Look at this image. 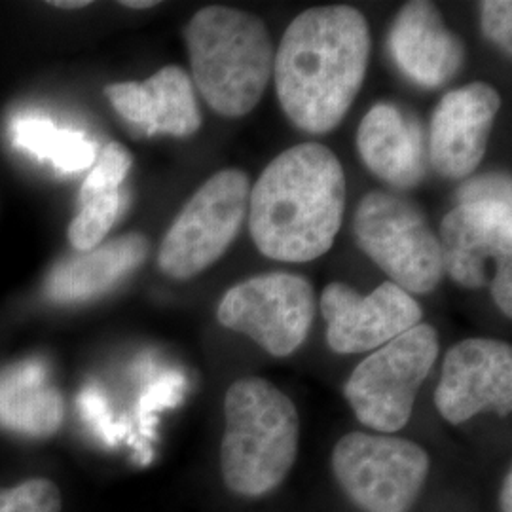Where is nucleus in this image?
Masks as SVG:
<instances>
[{
	"label": "nucleus",
	"instance_id": "nucleus-24",
	"mask_svg": "<svg viewBox=\"0 0 512 512\" xmlns=\"http://www.w3.org/2000/svg\"><path fill=\"white\" fill-rule=\"evenodd\" d=\"M78 404H80L84 420L88 421L103 439H114L116 427L110 420L109 408H107L103 395L95 387L84 389L78 399Z\"/></svg>",
	"mask_w": 512,
	"mask_h": 512
},
{
	"label": "nucleus",
	"instance_id": "nucleus-10",
	"mask_svg": "<svg viewBox=\"0 0 512 512\" xmlns=\"http://www.w3.org/2000/svg\"><path fill=\"white\" fill-rule=\"evenodd\" d=\"M315 315V294L300 275H256L232 287L217 308L220 325L249 336L274 357L300 348Z\"/></svg>",
	"mask_w": 512,
	"mask_h": 512
},
{
	"label": "nucleus",
	"instance_id": "nucleus-8",
	"mask_svg": "<svg viewBox=\"0 0 512 512\" xmlns=\"http://www.w3.org/2000/svg\"><path fill=\"white\" fill-rule=\"evenodd\" d=\"M444 270L461 287L490 283L488 262L512 256L511 177L495 173L463 184L458 205L442 219Z\"/></svg>",
	"mask_w": 512,
	"mask_h": 512
},
{
	"label": "nucleus",
	"instance_id": "nucleus-21",
	"mask_svg": "<svg viewBox=\"0 0 512 512\" xmlns=\"http://www.w3.org/2000/svg\"><path fill=\"white\" fill-rule=\"evenodd\" d=\"M131 164H133V158H131L128 148L120 143H109L101 150V154L97 156L95 164L92 165L90 175L80 186L78 203L86 202L99 194L122 190V184L128 177Z\"/></svg>",
	"mask_w": 512,
	"mask_h": 512
},
{
	"label": "nucleus",
	"instance_id": "nucleus-3",
	"mask_svg": "<svg viewBox=\"0 0 512 512\" xmlns=\"http://www.w3.org/2000/svg\"><path fill=\"white\" fill-rule=\"evenodd\" d=\"M226 429L220 471L230 492L262 497L274 492L293 469L300 420L293 401L262 378H241L224 399Z\"/></svg>",
	"mask_w": 512,
	"mask_h": 512
},
{
	"label": "nucleus",
	"instance_id": "nucleus-17",
	"mask_svg": "<svg viewBox=\"0 0 512 512\" xmlns=\"http://www.w3.org/2000/svg\"><path fill=\"white\" fill-rule=\"evenodd\" d=\"M148 256V241L141 234L110 239L92 251L67 256L46 277V296L57 304H80L109 293L135 272Z\"/></svg>",
	"mask_w": 512,
	"mask_h": 512
},
{
	"label": "nucleus",
	"instance_id": "nucleus-12",
	"mask_svg": "<svg viewBox=\"0 0 512 512\" xmlns=\"http://www.w3.org/2000/svg\"><path fill=\"white\" fill-rule=\"evenodd\" d=\"M330 349L342 355L382 348L421 323L420 304L391 281L361 296L346 283H330L321 294Z\"/></svg>",
	"mask_w": 512,
	"mask_h": 512
},
{
	"label": "nucleus",
	"instance_id": "nucleus-25",
	"mask_svg": "<svg viewBox=\"0 0 512 512\" xmlns=\"http://www.w3.org/2000/svg\"><path fill=\"white\" fill-rule=\"evenodd\" d=\"M492 296L497 308L507 317L512 315V256L501 258L495 262V272L492 275Z\"/></svg>",
	"mask_w": 512,
	"mask_h": 512
},
{
	"label": "nucleus",
	"instance_id": "nucleus-13",
	"mask_svg": "<svg viewBox=\"0 0 512 512\" xmlns=\"http://www.w3.org/2000/svg\"><path fill=\"white\" fill-rule=\"evenodd\" d=\"M501 97L486 82L446 93L429 126L427 160L446 179H465L482 162Z\"/></svg>",
	"mask_w": 512,
	"mask_h": 512
},
{
	"label": "nucleus",
	"instance_id": "nucleus-20",
	"mask_svg": "<svg viewBox=\"0 0 512 512\" xmlns=\"http://www.w3.org/2000/svg\"><path fill=\"white\" fill-rule=\"evenodd\" d=\"M80 209L69 226V241L78 253L92 251L103 243L122 209V190L93 196L78 203Z\"/></svg>",
	"mask_w": 512,
	"mask_h": 512
},
{
	"label": "nucleus",
	"instance_id": "nucleus-14",
	"mask_svg": "<svg viewBox=\"0 0 512 512\" xmlns=\"http://www.w3.org/2000/svg\"><path fill=\"white\" fill-rule=\"evenodd\" d=\"M389 52L404 76L421 88H440L461 71L465 48L433 2L404 4L389 33Z\"/></svg>",
	"mask_w": 512,
	"mask_h": 512
},
{
	"label": "nucleus",
	"instance_id": "nucleus-6",
	"mask_svg": "<svg viewBox=\"0 0 512 512\" xmlns=\"http://www.w3.org/2000/svg\"><path fill=\"white\" fill-rule=\"evenodd\" d=\"M353 234L365 255L406 293H431L439 285L440 241L416 203L393 192H370L355 211Z\"/></svg>",
	"mask_w": 512,
	"mask_h": 512
},
{
	"label": "nucleus",
	"instance_id": "nucleus-22",
	"mask_svg": "<svg viewBox=\"0 0 512 512\" xmlns=\"http://www.w3.org/2000/svg\"><path fill=\"white\" fill-rule=\"evenodd\" d=\"M61 492L48 478H29L12 488H0V512H61Z\"/></svg>",
	"mask_w": 512,
	"mask_h": 512
},
{
	"label": "nucleus",
	"instance_id": "nucleus-28",
	"mask_svg": "<svg viewBox=\"0 0 512 512\" xmlns=\"http://www.w3.org/2000/svg\"><path fill=\"white\" fill-rule=\"evenodd\" d=\"M158 2H154V0H141V2H131V0H126V2H122V6H126V8H133V10H145V8H154Z\"/></svg>",
	"mask_w": 512,
	"mask_h": 512
},
{
	"label": "nucleus",
	"instance_id": "nucleus-23",
	"mask_svg": "<svg viewBox=\"0 0 512 512\" xmlns=\"http://www.w3.org/2000/svg\"><path fill=\"white\" fill-rule=\"evenodd\" d=\"M482 6V31L503 52H512V2L509 0H486Z\"/></svg>",
	"mask_w": 512,
	"mask_h": 512
},
{
	"label": "nucleus",
	"instance_id": "nucleus-19",
	"mask_svg": "<svg viewBox=\"0 0 512 512\" xmlns=\"http://www.w3.org/2000/svg\"><path fill=\"white\" fill-rule=\"evenodd\" d=\"M12 137L19 150L63 173L84 171L97 160V145L82 131L59 128L50 118L37 114L18 116L12 124Z\"/></svg>",
	"mask_w": 512,
	"mask_h": 512
},
{
	"label": "nucleus",
	"instance_id": "nucleus-1",
	"mask_svg": "<svg viewBox=\"0 0 512 512\" xmlns=\"http://www.w3.org/2000/svg\"><path fill=\"white\" fill-rule=\"evenodd\" d=\"M370 31L351 6H317L291 21L275 54V92L294 126L336 128L365 82Z\"/></svg>",
	"mask_w": 512,
	"mask_h": 512
},
{
	"label": "nucleus",
	"instance_id": "nucleus-5",
	"mask_svg": "<svg viewBox=\"0 0 512 512\" xmlns=\"http://www.w3.org/2000/svg\"><path fill=\"white\" fill-rule=\"evenodd\" d=\"M439 351L437 330L420 323L368 355L344 389L359 421L382 435L401 431Z\"/></svg>",
	"mask_w": 512,
	"mask_h": 512
},
{
	"label": "nucleus",
	"instance_id": "nucleus-16",
	"mask_svg": "<svg viewBox=\"0 0 512 512\" xmlns=\"http://www.w3.org/2000/svg\"><path fill=\"white\" fill-rule=\"evenodd\" d=\"M366 167L397 190L414 188L427 175V139L420 120L393 103L368 110L357 131Z\"/></svg>",
	"mask_w": 512,
	"mask_h": 512
},
{
	"label": "nucleus",
	"instance_id": "nucleus-9",
	"mask_svg": "<svg viewBox=\"0 0 512 512\" xmlns=\"http://www.w3.org/2000/svg\"><path fill=\"white\" fill-rule=\"evenodd\" d=\"M251 183L239 169H224L202 184L167 230L158 266L173 279H190L215 264L249 211Z\"/></svg>",
	"mask_w": 512,
	"mask_h": 512
},
{
	"label": "nucleus",
	"instance_id": "nucleus-2",
	"mask_svg": "<svg viewBox=\"0 0 512 512\" xmlns=\"http://www.w3.org/2000/svg\"><path fill=\"white\" fill-rule=\"evenodd\" d=\"M346 209V175L330 148L285 150L249 194V230L258 251L279 262H310L334 245Z\"/></svg>",
	"mask_w": 512,
	"mask_h": 512
},
{
	"label": "nucleus",
	"instance_id": "nucleus-4",
	"mask_svg": "<svg viewBox=\"0 0 512 512\" xmlns=\"http://www.w3.org/2000/svg\"><path fill=\"white\" fill-rule=\"evenodd\" d=\"M196 88L220 116L255 109L274 73V44L262 19L226 6L200 10L184 31Z\"/></svg>",
	"mask_w": 512,
	"mask_h": 512
},
{
	"label": "nucleus",
	"instance_id": "nucleus-18",
	"mask_svg": "<svg viewBox=\"0 0 512 512\" xmlns=\"http://www.w3.org/2000/svg\"><path fill=\"white\" fill-rule=\"evenodd\" d=\"M65 416L63 397L40 359L0 370V427L27 439H48Z\"/></svg>",
	"mask_w": 512,
	"mask_h": 512
},
{
	"label": "nucleus",
	"instance_id": "nucleus-15",
	"mask_svg": "<svg viewBox=\"0 0 512 512\" xmlns=\"http://www.w3.org/2000/svg\"><path fill=\"white\" fill-rule=\"evenodd\" d=\"M110 105L148 137H188L202 126L192 78L169 65L143 82H120L107 90Z\"/></svg>",
	"mask_w": 512,
	"mask_h": 512
},
{
	"label": "nucleus",
	"instance_id": "nucleus-26",
	"mask_svg": "<svg viewBox=\"0 0 512 512\" xmlns=\"http://www.w3.org/2000/svg\"><path fill=\"white\" fill-rule=\"evenodd\" d=\"M499 503H501V512H512L511 469L507 471V475H505V478H503V486H501V495H499Z\"/></svg>",
	"mask_w": 512,
	"mask_h": 512
},
{
	"label": "nucleus",
	"instance_id": "nucleus-7",
	"mask_svg": "<svg viewBox=\"0 0 512 512\" xmlns=\"http://www.w3.org/2000/svg\"><path fill=\"white\" fill-rule=\"evenodd\" d=\"M431 459L420 444L393 435L349 433L336 442L332 471L363 512H408L427 482Z\"/></svg>",
	"mask_w": 512,
	"mask_h": 512
},
{
	"label": "nucleus",
	"instance_id": "nucleus-27",
	"mask_svg": "<svg viewBox=\"0 0 512 512\" xmlns=\"http://www.w3.org/2000/svg\"><path fill=\"white\" fill-rule=\"evenodd\" d=\"M50 6H55V8H63V10H78V8H86V6H90V2L88 0H76V2H50Z\"/></svg>",
	"mask_w": 512,
	"mask_h": 512
},
{
	"label": "nucleus",
	"instance_id": "nucleus-11",
	"mask_svg": "<svg viewBox=\"0 0 512 512\" xmlns=\"http://www.w3.org/2000/svg\"><path fill=\"white\" fill-rule=\"evenodd\" d=\"M440 416L452 425L492 410H512V348L492 338H469L446 353L435 391Z\"/></svg>",
	"mask_w": 512,
	"mask_h": 512
}]
</instances>
